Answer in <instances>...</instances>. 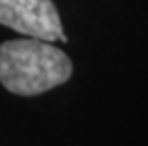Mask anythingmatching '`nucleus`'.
Returning a JSON list of instances; mask_svg holds the SVG:
<instances>
[{"instance_id": "nucleus-1", "label": "nucleus", "mask_w": 148, "mask_h": 146, "mask_svg": "<svg viewBox=\"0 0 148 146\" xmlns=\"http://www.w3.org/2000/svg\"><path fill=\"white\" fill-rule=\"evenodd\" d=\"M72 63L65 51L38 38L0 44V84L23 97L38 95L65 84Z\"/></svg>"}, {"instance_id": "nucleus-2", "label": "nucleus", "mask_w": 148, "mask_h": 146, "mask_svg": "<svg viewBox=\"0 0 148 146\" xmlns=\"http://www.w3.org/2000/svg\"><path fill=\"white\" fill-rule=\"evenodd\" d=\"M0 25L29 38L66 42L53 0H0Z\"/></svg>"}]
</instances>
